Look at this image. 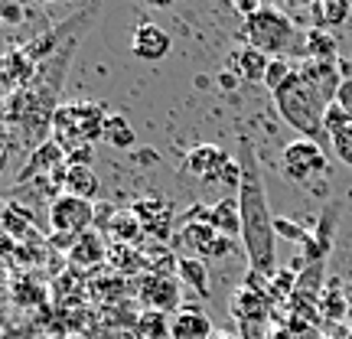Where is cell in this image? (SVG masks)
<instances>
[{"label":"cell","mask_w":352,"mask_h":339,"mask_svg":"<svg viewBox=\"0 0 352 339\" xmlns=\"http://www.w3.org/2000/svg\"><path fill=\"white\" fill-rule=\"evenodd\" d=\"M239 212H241V245L248 254L254 274L274 277L277 274V232L274 215L267 206V186H264V170L258 164V151L248 134L239 138Z\"/></svg>","instance_id":"cell-1"},{"label":"cell","mask_w":352,"mask_h":339,"mask_svg":"<svg viewBox=\"0 0 352 339\" xmlns=\"http://www.w3.org/2000/svg\"><path fill=\"white\" fill-rule=\"evenodd\" d=\"M271 95H274V108L284 124L294 127L303 140H314L323 151H329V138H327V127H323L329 101L323 98L297 69H294L287 82L280 88H274Z\"/></svg>","instance_id":"cell-2"},{"label":"cell","mask_w":352,"mask_h":339,"mask_svg":"<svg viewBox=\"0 0 352 339\" xmlns=\"http://www.w3.org/2000/svg\"><path fill=\"white\" fill-rule=\"evenodd\" d=\"M241 39L245 46L264 52L267 59H287V52H303V36L297 23L280 7H267V3H261L258 13L245 17Z\"/></svg>","instance_id":"cell-3"},{"label":"cell","mask_w":352,"mask_h":339,"mask_svg":"<svg viewBox=\"0 0 352 339\" xmlns=\"http://www.w3.org/2000/svg\"><path fill=\"white\" fill-rule=\"evenodd\" d=\"M104 124H108V108L98 101L59 105V111L52 118V140L65 153L78 147H95V140H104Z\"/></svg>","instance_id":"cell-4"},{"label":"cell","mask_w":352,"mask_h":339,"mask_svg":"<svg viewBox=\"0 0 352 339\" xmlns=\"http://www.w3.org/2000/svg\"><path fill=\"white\" fill-rule=\"evenodd\" d=\"M183 173L199 179L202 186H239L241 183V166L235 157H228L222 147L215 144H199L186 153L183 160Z\"/></svg>","instance_id":"cell-5"},{"label":"cell","mask_w":352,"mask_h":339,"mask_svg":"<svg viewBox=\"0 0 352 339\" xmlns=\"http://www.w3.org/2000/svg\"><path fill=\"white\" fill-rule=\"evenodd\" d=\"M239 248V241L215 232L212 226L202 222H183L173 235L176 258H196V261H222Z\"/></svg>","instance_id":"cell-6"},{"label":"cell","mask_w":352,"mask_h":339,"mask_svg":"<svg viewBox=\"0 0 352 339\" xmlns=\"http://www.w3.org/2000/svg\"><path fill=\"white\" fill-rule=\"evenodd\" d=\"M46 212H50L52 232L69 235V239H78V235L91 232L95 222H98V206L88 199H78V196H69V193H63Z\"/></svg>","instance_id":"cell-7"},{"label":"cell","mask_w":352,"mask_h":339,"mask_svg":"<svg viewBox=\"0 0 352 339\" xmlns=\"http://www.w3.org/2000/svg\"><path fill=\"white\" fill-rule=\"evenodd\" d=\"M280 160H284L287 179H294V183H310L314 176H323L329 170V151H323L320 144L303 138L290 140L284 153H280Z\"/></svg>","instance_id":"cell-8"},{"label":"cell","mask_w":352,"mask_h":339,"mask_svg":"<svg viewBox=\"0 0 352 339\" xmlns=\"http://www.w3.org/2000/svg\"><path fill=\"white\" fill-rule=\"evenodd\" d=\"M232 316L239 320L245 339H258L264 333L267 323V300H264V290L245 284L232 294Z\"/></svg>","instance_id":"cell-9"},{"label":"cell","mask_w":352,"mask_h":339,"mask_svg":"<svg viewBox=\"0 0 352 339\" xmlns=\"http://www.w3.org/2000/svg\"><path fill=\"white\" fill-rule=\"evenodd\" d=\"M186 222H202V226H212L215 232H222L228 239H239L241 235V212H239V199H219L215 206H192L186 212Z\"/></svg>","instance_id":"cell-10"},{"label":"cell","mask_w":352,"mask_h":339,"mask_svg":"<svg viewBox=\"0 0 352 339\" xmlns=\"http://www.w3.org/2000/svg\"><path fill=\"white\" fill-rule=\"evenodd\" d=\"M65 164H69V160H65V151L50 138L46 144H39L36 151L26 157V164L20 166V173L13 179V189L26 186V183H33V179H43V176H56Z\"/></svg>","instance_id":"cell-11"},{"label":"cell","mask_w":352,"mask_h":339,"mask_svg":"<svg viewBox=\"0 0 352 339\" xmlns=\"http://www.w3.org/2000/svg\"><path fill=\"white\" fill-rule=\"evenodd\" d=\"M170 50H173V39H170V33H166L164 26L144 20V23L134 30L131 52H134L138 59H144V63H160V59L170 56Z\"/></svg>","instance_id":"cell-12"},{"label":"cell","mask_w":352,"mask_h":339,"mask_svg":"<svg viewBox=\"0 0 352 339\" xmlns=\"http://www.w3.org/2000/svg\"><path fill=\"white\" fill-rule=\"evenodd\" d=\"M140 297L147 303V310H160V314H170V310H179V287H176L173 277L166 274H147L140 281Z\"/></svg>","instance_id":"cell-13"},{"label":"cell","mask_w":352,"mask_h":339,"mask_svg":"<svg viewBox=\"0 0 352 339\" xmlns=\"http://www.w3.org/2000/svg\"><path fill=\"white\" fill-rule=\"evenodd\" d=\"M131 212H134V219H138L140 228L151 239H170V219H173V212H170V206L164 199H151V196L138 199L131 206Z\"/></svg>","instance_id":"cell-14"},{"label":"cell","mask_w":352,"mask_h":339,"mask_svg":"<svg viewBox=\"0 0 352 339\" xmlns=\"http://www.w3.org/2000/svg\"><path fill=\"white\" fill-rule=\"evenodd\" d=\"M108 245H104V239H101V232H85L82 239H76V245L69 248V264L76 267V271H91V267H101V264L108 261Z\"/></svg>","instance_id":"cell-15"},{"label":"cell","mask_w":352,"mask_h":339,"mask_svg":"<svg viewBox=\"0 0 352 339\" xmlns=\"http://www.w3.org/2000/svg\"><path fill=\"white\" fill-rule=\"evenodd\" d=\"M212 320L202 314L199 307H179L170 320V339H212Z\"/></svg>","instance_id":"cell-16"},{"label":"cell","mask_w":352,"mask_h":339,"mask_svg":"<svg viewBox=\"0 0 352 339\" xmlns=\"http://www.w3.org/2000/svg\"><path fill=\"white\" fill-rule=\"evenodd\" d=\"M297 72L333 105V98H336V91H340V85H342L340 63H314V59H303V63L297 65Z\"/></svg>","instance_id":"cell-17"},{"label":"cell","mask_w":352,"mask_h":339,"mask_svg":"<svg viewBox=\"0 0 352 339\" xmlns=\"http://www.w3.org/2000/svg\"><path fill=\"white\" fill-rule=\"evenodd\" d=\"M267 65H271V59L264 52L252 50V46H241V50H235L228 56V72L245 78V82H254V85H264Z\"/></svg>","instance_id":"cell-18"},{"label":"cell","mask_w":352,"mask_h":339,"mask_svg":"<svg viewBox=\"0 0 352 339\" xmlns=\"http://www.w3.org/2000/svg\"><path fill=\"white\" fill-rule=\"evenodd\" d=\"M59 186H63V193H69V196H78V199H88V202H95L101 196V183L91 166L65 164V170L59 173Z\"/></svg>","instance_id":"cell-19"},{"label":"cell","mask_w":352,"mask_h":339,"mask_svg":"<svg viewBox=\"0 0 352 339\" xmlns=\"http://www.w3.org/2000/svg\"><path fill=\"white\" fill-rule=\"evenodd\" d=\"M303 56L314 63H340V43L329 30L314 26L310 33H303Z\"/></svg>","instance_id":"cell-20"},{"label":"cell","mask_w":352,"mask_h":339,"mask_svg":"<svg viewBox=\"0 0 352 339\" xmlns=\"http://www.w3.org/2000/svg\"><path fill=\"white\" fill-rule=\"evenodd\" d=\"M176 277L186 284L199 300H209V267L206 261H196V258H176Z\"/></svg>","instance_id":"cell-21"},{"label":"cell","mask_w":352,"mask_h":339,"mask_svg":"<svg viewBox=\"0 0 352 339\" xmlns=\"http://www.w3.org/2000/svg\"><path fill=\"white\" fill-rule=\"evenodd\" d=\"M352 7L346 0H316L314 3V20L320 30H333V26H342L349 20Z\"/></svg>","instance_id":"cell-22"},{"label":"cell","mask_w":352,"mask_h":339,"mask_svg":"<svg viewBox=\"0 0 352 339\" xmlns=\"http://www.w3.org/2000/svg\"><path fill=\"white\" fill-rule=\"evenodd\" d=\"M108 219H111V228H108V235H111L118 245H131V241H138L140 232H144L131 209H127V212H114L111 206H108Z\"/></svg>","instance_id":"cell-23"},{"label":"cell","mask_w":352,"mask_h":339,"mask_svg":"<svg viewBox=\"0 0 352 339\" xmlns=\"http://www.w3.org/2000/svg\"><path fill=\"white\" fill-rule=\"evenodd\" d=\"M134 127L127 121L124 114H108V124H104V144H111L114 151H131L134 147Z\"/></svg>","instance_id":"cell-24"},{"label":"cell","mask_w":352,"mask_h":339,"mask_svg":"<svg viewBox=\"0 0 352 339\" xmlns=\"http://www.w3.org/2000/svg\"><path fill=\"white\" fill-rule=\"evenodd\" d=\"M138 336L140 339H166L170 336V320L160 310H144L138 316Z\"/></svg>","instance_id":"cell-25"},{"label":"cell","mask_w":352,"mask_h":339,"mask_svg":"<svg viewBox=\"0 0 352 339\" xmlns=\"http://www.w3.org/2000/svg\"><path fill=\"white\" fill-rule=\"evenodd\" d=\"M30 7L26 3H16V0H0V26L3 30H20V26L30 20Z\"/></svg>","instance_id":"cell-26"},{"label":"cell","mask_w":352,"mask_h":339,"mask_svg":"<svg viewBox=\"0 0 352 339\" xmlns=\"http://www.w3.org/2000/svg\"><path fill=\"white\" fill-rule=\"evenodd\" d=\"M16 151H23V144H20V134L13 131L10 124H3L0 121V173L10 166V157Z\"/></svg>","instance_id":"cell-27"},{"label":"cell","mask_w":352,"mask_h":339,"mask_svg":"<svg viewBox=\"0 0 352 339\" xmlns=\"http://www.w3.org/2000/svg\"><path fill=\"white\" fill-rule=\"evenodd\" d=\"M10 297L16 303H43V297H46V290L39 287V284H33V281H26V277H20V281H13L10 287Z\"/></svg>","instance_id":"cell-28"},{"label":"cell","mask_w":352,"mask_h":339,"mask_svg":"<svg viewBox=\"0 0 352 339\" xmlns=\"http://www.w3.org/2000/svg\"><path fill=\"white\" fill-rule=\"evenodd\" d=\"M349 124H352V114H346L340 105L333 101V105L327 108V121H323V127H327V138H329V147H333V138H336L340 131H346Z\"/></svg>","instance_id":"cell-29"},{"label":"cell","mask_w":352,"mask_h":339,"mask_svg":"<svg viewBox=\"0 0 352 339\" xmlns=\"http://www.w3.org/2000/svg\"><path fill=\"white\" fill-rule=\"evenodd\" d=\"M290 72H294V65H290V59H271V65H267V76H264V88H280L284 82L290 78Z\"/></svg>","instance_id":"cell-30"},{"label":"cell","mask_w":352,"mask_h":339,"mask_svg":"<svg viewBox=\"0 0 352 339\" xmlns=\"http://www.w3.org/2000/svg\"><path fill=\"white\" fill-rule=\"evenodd\" d=\"M329 151H333L336 160H342L346 166H352V124L333 138V147H329Z\"/></svg>","instance_id":"cell-31"},{"label":"cell","mask_w":352,"mask_h":339,"mask_svg":"<svg viewBox=\"0 0 352 339\" xmlns=\"http://www.w3.org/2000/svg\"><path fill=\"white\" fill-rule=\"evenodd\" d=\"M333 101H336L346 114H352V78H342V85H340V91H336Z\"/></svg>","instance_id":"cell-32"},{"label":"cell","mask_w":352,"mask_h":339,"mask_svg":"<svg viewBox=\"0 0 352 339\" xmlns=\"http://www.w3.org/2000/svg\"><path fill=\"white\" fill-rule=\"evenodd\" d=\"M13 287V277H10V264H7V258L0 254V297H7Z\"/></svg>","instance_id":"cell-33"},{"label":"cell","mask_w":352,"mask_h":339,"mask_svg":"<svg viewBox=\"0 0 352 339\" xmlns=\"http://www.w3.org/2000/svg\"><path fill=\"white\" fill-rule=\"evenodd\" d=\"M219 85L226 88V91H232V88L239 85V76H232V72H228V69H226V72H222V76H219Z\"/></svg>","instance_id":"cell-34"},{"label":"cell","mask_w":352,"mask_h":339,"mask_svg":"<svg viewBox=\"0 0 352 339\" xmlns=\"http://www.w3.org/2000/svg\"><path fill=\"white\" fill-rule=\"evenodd\" d=\"M212 339H235V336H226V333H215Z\"/></svg>","instance_id":"cell-35"}]
</instances>
